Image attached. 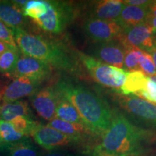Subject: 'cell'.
<instances>
[{
  "label": "cell",
  "mask_w": 156,
  "mask_h": 156,
  "mask_svg": "<svg viewBox=\"0 0 156 156\" xmlns=\"http://www.w3.org/2000/svg\"><path fill=\"white\" fill-rule=\"evenodd\" d=\"M155 134L134 125L124 115L114 112L110 127L101 136L94 153L118 156H139L155 140Z\"/></svg>",
  "instance_id": "obj_1"
},
{
  "label": "cell",
  "mask_w": 156,
  "mask_h": 156,
  "mask_svg": "<svg viewBox=\"0 0 156 156\" xmlns=\"http://www.w3.org/2000/svg\"><path fill=\"white\" fill-rule=\"evenodd\" d=\"M56 90L77 109L86 127L102 136L110 127L114 112L106 101L87 87L67 80L57 83Z\"/></svg>",
  "instance_id": "obj_2"
},
{
  "label": "cell",
  "mask_w": 156,
  "mask_h": 156,
  "mask_svg": "<svg viewBox=\"0 0 156 156\" xmlns=\"http://www.w3.org/2000/svg\"><path fill=\"white\" fill-rule=\"evenodd\" d=\"M17 46L24 56L46 62L51 67L74 72L75 64L62 46L40 35L27 32L23 28L13 29Z\"/></svg>",
  "instance_id": "obj_3"
},
{
  "label": "cell",
  "mask_w": 156,
  "mask_h": 156,
  "mask_svg": "<svg viewBox=\"0 0 156 156\" xmlns=\"http://www.w3.org/2000/svg\"><path fill=\"white\" fill-rule=\"evenodd\" d=\"M77 56L96 83L103 86L119 90L124 85L126 77L124 69L108 65L80 51L77 53Z\"/></svg>",
  "instance_id": "obj_4"
},
{
  "label": "cell",
  "mask_w": 156,
  "mask_h": 156,
  "mask_svg": "<svg viewBox=\"0 0 156 156\" xmlns=\"http://www.w3.org/2000/svg\"><path fill=\"white\" fill-rule=\"evenodd\" d=\"M46 12L34 22L45 32L51 34H61L75 18V10L65 2L46 0Z\"/></svg>",
  "instance_id": "obj_5"
},
{
  "label": "cell",
  "mask_w": 156,
  "mask_h": 156,
  "mask_svg": "<svg viewBox=\"0 0 156 156\" xmlns=\"http://www.w3.org/2000/svg\"><path fill=\"white\" fill-rule=\"evenodd\" d=\"M85 34L95 42L103 43L117 40L124 30L115 21H108L96 18L87 19L83 24Z\"/></svg>",
  "instance_id": "obj_6"
},
{
  "label": "cell",
  "mask_w": 156,
  "mask_h": 156,
  "mask_svg": "<svg viewBox=\"0 0 156 156\" xmlns=\"http://www.w3.org/2000/svg\"><path fill=\"white\" fill-rule=\"evenodd\" d=\"M120 106L138 119L156 128V105L136 95H120L117 98Z\"/></svg>",
  "instance_id": "obj_7"
},
{
  "label": "cell",
  "mask_w": 156,
  "mask_h": 156,
  "mask_svg": "<svg viewBox=\"0 0 156 156\" xmlns=\"http://www.w3.org/2000/svg\"><path fill=\"white\" fill-rule=\"evenodd\" d=\"M153 29L147 23L124 29L119 40L125 46L135 47L149 54L154 48Z\"/></svg>",
  "instance_id": "obj_8"
},
{
  "label": "cell",
  "mask_w": 156,
  "mask_h": 156,
  "mask_svg": "<svg viewBox=\"0 0 156 156\" xmlns=\"http://www.w3.org/2000/svg\"><path fill=\"white\" fill-rule=\"evenodd\" d=\"M30 136H33L38 145L49 151H54L56 149L77 143L70 136L48 125L41 124L40 123L34 129Z\"/></svg>",
  "instance_id": "obj_9"
},
{
  "label": "cell",
  "mask_w": 156,
  "mask_h": 156,
  "mask_svg": "<svg viewBox=\"0 0 156 156\" xmlns=\"http://www.w3.org/2000/svg\"><path fill=\"white\" fill-rule=\"evenodd\" d=\"M51 73V67L37 58L23 55L20 56L12 75L15 77H26L40 83L46 80Z\"/></svg>",
  "instance_id": "obj_10"
},
{
  "label": "cell",
  "mask_w": 156,
  "mask_h": 156,
  "mask_svg": "<svg viewBox=\"0 0 156 156\" xmlns=\"http://www.w3.org/2000/svg\"><path fill=\"white\" fill-rule=\"evenodd\" d=\"M58 98L59 94L56 87H48L33 95L30 97V103L39 116L50 122L56 118V108Z\"/></svg>",
  "instance_id": "obj_11"
},
{
  "label": "cell",
  "mask_w": 156,
  "mask_h": 156,
  "mask_svg": "<svg viewBox=\"0 0 156 156\" xmlns=\"http://www.w3.org/2000/svg\"><path fill=\"white\" fill-rule=\"evenodd\" d=\"M93 56L108 65L124 67L125 47L119 39L98 43L93 51Z\"/></svg>",
  "instance_id": "obj_12"
},
{
  "label": "cell",
  "mask_w": 156,
  "mask_h": 156,
  "mask_svg": "<svg viewBox=\"0 0 156 156\" xmlns=\"http://www.w3.org/2000/svg\"><path fill=\"white\" fill-rule=\"evenodd\" d=\"M39 84L26 77H17L3 89L0 93V99L2 102L9 103L31 97L37 92Z\"/></svg>",
  "instance_id": "obj_13"
},
{
  "label": "cell",
  "mask_w": 156,
  "mask_h": 156,
  "mask_svg": "<svg viewBox=\"0 0 156 156\" xmlns=\"http://www.w3.org/2000/svg\"><path fill=\"white\" fill-rule=\"evenodd\" d=\"M121 0H102L94 4L90 17L108 21L117 22L124 7Z\"/></svg>",
  "instance_id": "obj_14"
},
{
  "label": "cell",
  "mask_w": 156,
  "mask_h": 156,
  "mask_svg": "<svg viewBox=\"0 0 156 156\" xmlns=\"http://www.w3.org/2000/svg\"><path fill=\"white\" fill-rule=\"evenodd\" d=\"M0 21L9 28H22L25 23L23 10L13 1H0Z\"/></svg>",
  "instance_id": "obj_15"
},
{
  "label": "cell",
  "mask_w": 156,
  "mask_h": 156,
  "mask_svg": "<svg viewBox=\"0 0 156 156\" xmlns=\"http://www.w3.org/2000/svg\"><path fill=\"white\" fill-rule=\"evenodd\" d=\"M47 125L70 136L77 142H81L84 138L88 136L95 135L85 125L67 122L58 118L48 122Z\"/></svg>",
  "instance_id": "obj_16"
},
{
  "label": "cell",
  "mask_w": 156,
  "mask_h": 156,
  "mask_svg": "<svg viewBox=\"0 0 156 156\" xmlns=\"http://www.w3.org/2000/svg\"><path fill=\"white\" fill-rule=\"evenodd\" d=\"M148 14V8L125 5L117 23L124 30L126 28L145 23L147 20Z\"/></svg>",
  "instance_id": "obj_17"
},
{
  "label": "cell",
  "mask_w": 156,
  "mask_h": 156,
  "mask_svg": "<svg viewBox=\"0 0 156 156\" xmlns=\"http://www.w3.org/2000/svg\"><path fill=\"white\" fill-rule=\"evenodd\" d=\"M18 116L32 119L33 113L26 101L2 102L0 104V119L2 120L10 122Z\"/></svg>",
  "instance_id": "obj_18"
},
{
  "label": "cell",
  "mask_w": 156,
  "mask_h": 156,
  "mask_svg": "<svg viewBox=\"0 0 156 156\" xmlns=\"http://www.w3.org/2000/svg\"><path fill=\"white\" fill-rule=\"evenodd\" d=\"M147 82V76L140 69L126 72L125 82L121 87L120 92L123 95H134L145 88Z\"/></svg>",
  "instance_id": "obj_19"
},
{
  "label": "cell",
  "mask_w": 156,
  "mask_h": 156,
  "mask_svg": "<svg viewBox=\"0 0 156 156\" xmlns=\"http://www.w3.org/2000/svg\"><path fill=\"white\" fill-rule=\"evenodd\" d=\"M56 118L65 122L85 125L81 116L73 104L59 95L56 108Z\"/></svg>",
  "instance_id": "obj_20"
},
{
  "label": "cell",
  "mask_w": 156,
  "mask_h": 156,
  "mask_svg": "<svg viewBox=\"0 0 156 156\" xmlns=\"http://www.w3.org/2000/svg\"><path fill=\"white\" fill-rule=\"evenodd\" d=\"M20 58L17 48H12L0 55V73L6 75H11L14 73Z\"/></svg>",
  "instance_id": "obj_21"
},
{
  "label": "cell",
  "mask_w": 156,
  "mask_h": 156,
  "mask_svg": "<svg viewBox=\"0 0 156 156\" xmlns=\"http://www.w3.org/2000/svg\"><path fill=\"white\" fill-rule=\"evenodd\" d=\"M8 156H41L38 149L32 142L21 141L6 146Z\"/></svg>",
  "instance_id": "obj_22"
},
{
  "label": "cell",
  "mask_w": 156,
  "mask_h": 156,
  "mask_svg": "<svg viewBox=\"0 0 156 156\" xmlns=\"http://www.w3.org/2000/svg\"><path fill=\"white\" fill-rule=\"evenodd\" d=\"M47 9V4L45 0H29L22 9L23 15L36 20L44 16Z\"/></svg>",
  "instance_id": "obj_23"
},
{
  "label": "cell",
  "mask_w": 156,
  "mask_h": 156,
  "mask_svg": "<svg viewBox=\"0 0 156 156\" xmlns=\"http://www.w3.org/2000/svg\"><path fill=\"white\" fill-rule=\"evenodd\" d=\"M25 136L15 131L11 122L0 119V138L6 146L20 142Z\"/></svg>",
  "instance_id": "obj_24"
},
{
  "label": "cell",
  "mask_w": 156,
  "mask_h": 156,
  "mask_svg": "<svg viewBox=\"0 0 156 156\" xmlns=\"http://www.w3.org/2000/svg\"><path fill=\"white\" fill-rule=\"evenodd\" d=\"M124 46L125 47V56H124V67H123L124 68V71L139 70L140 59L143 51L132 46H125V45Z\"/></svg>",
  "instance_id": "obj_25"
},
{
  "label": "cell",
  "mask_w": 156,
  "mask_h": 156,
  "mask_svg": "<svg viewBox=\"0 0 156 156\" xmlns=\"http://www.w3.org/2000/svg\"><path fill=\"white\" fill-rule=\"evenodd\" d=\"M10 122L15 131L22 134L25 136L30 135L34 129L39 124L38 122L33 120V119L24 116L17 117Z\"/></svg>",
  "instance_id": "obj_26"
},
{
  "label": "cell",
  "mask_w": 156,
  "mask_h": 156,
  "mask_svg": "<svg viewBox=\"0 0 156 156\" xmlns=\"http://www.w3.org/2000/svg\"><path fill=\"white\" fill-rule=\"evenodd\" d=\"M134 95L156 105V74L147 76V82L145 88L136 93Z\"/></svg>",
  "instance_id": "obj_27"
},
{
  "label": "cell",
  "mask_w": 156,
  "mask_h": 156,
  "mask_svg": "<svg viewBox=\"0 0 156 156\" xmlns=\"http://www.w3.org/2000/svg\"><path fill=\"white\" fill-rule=\"evenodd\" d=\"M140 70L146 75H153L156 74V70L153 58L151 54L143 51L140 59Z\"/></svg>",
  "instance_id": "obj_28"
},
{
  "label": "cell",
  "mask_w": 156,
  "mask_h": 156,
  "mask_svg": "<svg viewBox=\"0 0 156 156\" xmlns=\"http://www.w3.org/2000/svg\"><path fill=\"white\" fill-rule=\"evenodd\" d=\"M0 41L12 47L17 48L13 30L4 24L2 21H0Z\"/></svg>",
  "instance_id": "obj_29"
},
{
  "label": "cell",
  "mask_w": 156,
  "mask_h": 156,
  "mask_svg": "<svg viewBox=\"0 0 156 156\" xmlns=\"http://www.w3.org/2000/svg\"><path fill=\"white\" fill-rule=\"evenodd\" d=\"M123 2L124 5L144 7V8H149L150 5L152 3V1H147V0H125Z\"/></svg>",
  "instance_id": "obj_30"
},
{
  "label": "cell",
  "mask_w": 156,
  "mask_h": 156,
  "mask_svg": "<svg viewBox=\"0 0 156 156\" xmlns=\"http://www.w3.org/2000/svg\"><path fill=\"white\" fill-rule=\"evenodd\" d=\"M41 156H75L73 154L67 153V152H63V151H50L48 153H46L45 154H43Z\"/></svg>",
  "instance_id": "obj_31"
},
{
  "label": "cell",
  "mask_w": 156,
  "mask_h": 156,
  "mask_svg": "<svg viewBox=\"0 0 156 156\" xmlns=\"http://www.w3.org/2000/svg\"><path fill=\"white\" fill-rule=\"evenodd\" d=\"M13 48L12 46H9V45L6 44V43L0 41V55H1L2 54H3L4 52H5L6 51L10 49V48Z\"/></svg>",
  "instance_id": "obj_32"
},
{
  "label": "cell",
  "mask_w": 156,
  "mask_h": 156,
  "mask_svg": "<svg viewBox=\"0 0 156 156\" xmlns=\"http://www.w3.org/2000/svg\"><path fill=\"white\" fill-rule=\"evenodd\" d=\"M145 23H147L153 29H156V17H148Z\"/></svg>",
  "instance_id": "obj_33"
},
{
  "label": "cell",
  "mask_w": 156,
  "mask_h": 156,
  "mask_svg": "<svg viewBox=\"0 0 156 156\" xmlns=\"http://www.w3.org/2000/svg\"><path fill=\"white\" fill-rule=\"evenodd\" d=\"M148 11H149L148 17H156V7H149V8H148ZM148 17H147V18H148Z\"/></svg>",
  "instance_id": "obj_34"
},
{
  "label": "cell",
  "mask_w": 156,
  "mask_h": 156,
  "mask_svg": "<svg viewBox=\"0 0 156 156\" xmlns=\"http://www.w3.org/2000/svg\"><path fill=\"white\" fill-rule=\"evenodd\" d=\"M149 54H151V56H152V58H153L154 64H155V70H156V46H155V47L152 50Z\"/></svg>",
  "instance_id": "obj_35"
},
{
  "label": "cell",
  "mask_w": 156,
  "mask_h": 156,
  "mask_svg": "<svg viewBox=\"0 0 156 156\" xmlns=\"http://www.w3.org/2000/svg\"><path fill=\"white\" fill-rule=\"evenodd\" d=\"M95 156H118V155H108V154H104L101 153H94Z\"/></svg>",
  "instance_id": "obj_36"
},
{
  "label": "cell",
  "mask_w": 156,
  "mask_h": 156,
  "mask_svg": "<svg viewBox=\"0 0 156 156\" xmlns=\"http://www.w3.org/2000/svg\"><path fill=\"white\" fill-rule=\"evenodd\" d=\"M153 38H154V41H155V44L156 45V29H153Z\"/></svg>",
  "instance_id": "obj_37"
},
{
  "label": "cell",
  "mask_w": 156,
  "mask_h": 156,
  "mask_svg": "<svg viewBox=\"0 0 156 156\" xmlns=\"http://www.w3.org/2000/svg\"><path fill=\"white\" fill-rule=\"evenodd\" d=\"M151 7H156V0L155 1H152L151 5H150Z\"/></svg>",
  "instance_id": "obj_38"
},
{
  "label": "cell",
  "mask_w": 156,
  "mask_h": 156,
  "mask_svg": "<svg viewBox=\"0 0 156 156\" xmlns=\"http://www.w3.org/2000/svg\"><path fill=\"white\" fill-rule=\"evenodd\" d=\"M5 147V144L3 143V142L2 141L1 138H0V148H1V147Z\"/></svg>",
  "instance_id": "obj_39"
}]
</instances>
